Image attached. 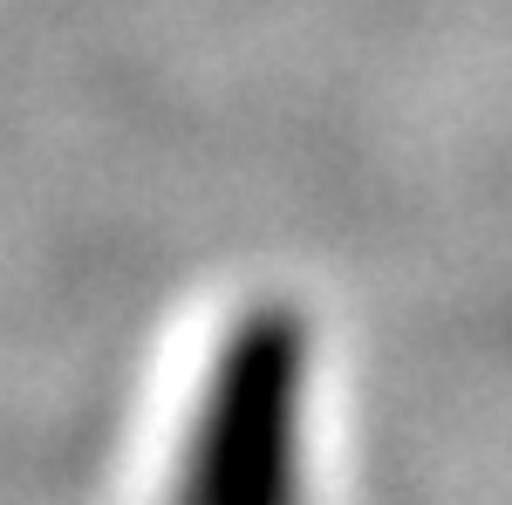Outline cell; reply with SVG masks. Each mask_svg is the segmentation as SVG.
Segmentation results:
<instances>
[{
    "mask_svg": "<svg viewBox=\"0 0 512 505\" xmlns=\"http://www.w3.org/2000/svg\"><path fill=\"white\" fill-rule=\"evenodd\" d=\"M301 396V321L287 308L239 314L198 383L171 505H301Z\"/></svg>",
    "mask_w": 512,
    "mask_h": 505,
    "instance_id": "6da1fadb",
    "label": "cell"
}]
</instances>
